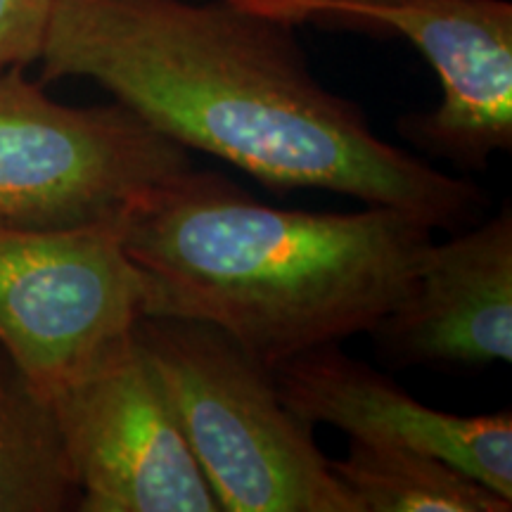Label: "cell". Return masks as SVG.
I'll return each instance as SVG.
<instances>
[{"instance_id": "277c9868", "label": "cell", "mask_w": 512, "mask_h": 512, "mask_svg": "<svg viewBox=\"0 0 512 512\" xmlns=\"http://www.w3.org/2000/svg\"><path fill=\"white\" fill-rule=\"evenodd\" d=\"M190 155L119 102L69 107L24 67L0 74V223L74 228L117 221Z\"/></svg>"}, {"instance_id": "30bf717a", "label": "cell", "mask_w": 512, "mask_h": 512, "mask_svg": "<svg viewBox=\"0 0 512 512\" xmlns=\"http://www.w3.org/2000/svg\"><path fill=\"white\" fill-rule=\"evenodd\" d=\"M79 486L48 401L0 347V512L76 510Z\"/></svg>"}, {"instance_id": "8992f818", "label": "cell", "mask_w": 512, "mask_h": 512, "mask_svg": "<svg viewBox=\"0 0 512 512\" xmlns=\"http://www.w3.org/2000/svg\"><path fill=\"white\" fill-rule=\"evenodd\" d=\"M290 27L392 31L441 83L437 110L399 121L406 143L467 171L512 150V5L508 0H233Z\"/></svg>"}, {"instance_id": "52a82bcc", "label": "cell", "mask_w": 512, "mask_h": 512, "mask_svg": "<svg viewBox=\"0 0 512 512\" xmlns=\"http://www.w3.org/2000/svg\"><path fill=\"white\" fill-rule=\"evenodd\" d=\"M81 512H221L136 335L48 399Z\"/></svg>"}, {"instance_id": "7a4b0ae2", "label": "cell", "mask_w": 512, "mask_h": 512, "mask_svg": "<svg viewBox=\"0 0 512 512\" xmlns=\"http://www.w3.org/2000/svg\"><path fill=\"white\" fill-rule=\"evenodd\" d=\"M432 235L418 216L375 204L347 214L268 207L192 166L121 216L145 316L216 325L268 368L370 335L413 283Z\"/></svg>"}, {"instance_id": "ba28073f", "label": "cell", "mask_w": 512, "mask_h": 512, "mask_svg": "<svg viewBox=\"0 0 512 512\" xmlns=\"http://www.w3.org/2000/svg\"><path fill=\"white\" fill-rule=\"evenodd\" d=\"M287 406L309 425L349 439L430 453L512 501V413L456 415L413 399L392 377L339 344L304 351L271 368Z\"/></svg>"}, {"instance_id": "8fae6325", "label": "cell", "mask_w": 512, "mask_h": 512, "mask_svg": "<svg viewBox=\"0 0 512 512\" xmlns=\"http://www.w3.org/2000/svg\"><path fill=\"white\" fill-rule=\"evenodd\" d=\"M361 512H508L512 501L430 453L349 439L330 460Z\"/></svg>"}, {"instance_id": "9c48e42d", "label": "cell", "mask_w": 512, "mask_h": 512, "mask_svg": "<svg viewBox=\"0 0 512 512\" xmlns=\"http://www.w3.org/2000/svg\"><path fill=\"white\" fill-rule=\"evenodd\" d=\"M384 361L482 368L512 361V214L432 242L413 283L370 332Z\"/></svg>"}, {"instance_id": "7c38bea8", "label": "cell", "mask_w": 512, "mask_h": 512, "mask_svg": "<svg viewBox=\"0 0 512 512\" xmlns=\"http://www.w3.org/2000/svg\"><path fill=\"white\" fill-rule=\"evenodd\" d=\"M53 0H0V74L38 62Z\"/></svg>"}, {"instance_id": "6da1fadb", "label": "cell", "mask_w": 512, "mask_h": 512, "mask_svg": "<svg viewBox=\"0 0 512 512\" xmlns=\"http://www.w3.org/2000/svg\"><path fill=\"white\" fill-rule=\"evenodd\" d=\"M41 81L91 79L185 150L238 166L271 190L316 188L458 233L486 192L375 136L356 102L328 91L294 27L233 0H53Z\"/></svg>"}, {"instance_id": "5b68a950", "label": "cell", "mask_w": 512, "mask_h": 512, "mask_svg": "<svg viewBox=\"0 0 512 512\" xmlns=\"http://www.w3.org/2000/svg\"><path fill=\"white\" fill-rule=\"evenodd\" d=\"M145 316L121 219L74 228L0 223V347L43 399L126 342Z\"/></svg>"}, {"instance_id": "3957f363", "label": "cell", "mask_w": 512, "mask_h": 512, "mask_svg": "<svg viewBox=\"0 0 512 512\" xmlns=\"http://www.w3.org/2000/svg\"><path fill=\"white\" fill-rule=\"evenodd\" d=\"M221 512H361L271 368L204 320L133 328Z\"/></svg>"}]
</instances>
